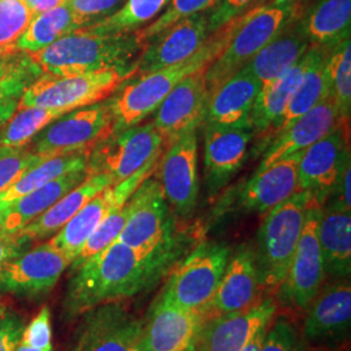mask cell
<instances>
[{"label":"cell","mask_w":351,"mask_h":351,"mask_svg":"<svg viewBox=\"0 0 351 351\" xmlns=\"http://www.w3.org/2000/svg\"><path fill=\"white\" fill-rule=\"evenodd\" d=\"M23 317L7 307H0V351H14L24 332Z\"/></svg>","instance_id":"cell-47"},{"label":"cell","mask_w":351,"mask_h":351,"mask_svg":"<svg viewBox=\"0 0 351 351\" xmlns=\"http://www.w3.org/2000/svg\"><path fill=\"white\" fill-rule=\"evenodd\" d=\"M322 206L313 201L307 208L301 237L288 275L276 294L278 302L298 313H306L316 294L326 284V271L319 246V223Z\"/></svg>","instance_id":"cell-10"},{"label":"cell","mask_w":351,"mask_h":351,"mask_svg":"<svg viewBox=\"0 0 351 351\" xmlns=\"http://www.w3.org/2000/svg\"><path fill=\"white\" fill-rule=\"evenodd\" d=\"M276 311V301L265 298L246 310L213 316L203 323L195 351H241Z\"/></svg>","instance_id":"cell-21"},{"label":"cell","mask_w":351,"mask_h":351,"mask_svg":"<svg viewBox=\"0 0 351 351\" xmlns=\"http://www.w3.org/2000/svg\"><path fill=\"white\" fill-rule=\"evenodd\" d=\"M8 207V203L0 201V230H1V224H3V219H4V213Z\"/></svg>","instance_id":"cell-53"},{"label":"cell","mask_w":351,"mask_h":351,"mask_svg":"<svg viewBox=\"0 0 351 351\" xmlns=\"http://www.w3.org/2000/svg\"><path fill=\"white\" fill-rule=\"evenodd\" d=\"M304 66L306 58L303 55L284 75L261 88L250 113L252 130L261 134L271 130L275 121L287 108L290 98L298 86Z\"/></svg>","instance_id":"cell-33"},{"label":"cell","mask_w":351,"mask_h":351,"mask_svg":"<svg viewBox=\"0 0 351 351\" xmlns=\"http://www.w3.org/2000/svg\"><path fill=\"white\" fill-rule=\"evenodd\" d=\"M45 156L24 147H0V193L13 185L33 165L43 162Z\"/></svg>","instance_id":"cell-43"},{"label":"cell","mask_w":351,"mask_h":351,"mask_svg":"<svg viewBox=\"0 0 351 351\" xmlns=\"http://www.w3.org/2000/svg\"><path fill=\"white\" fill-rule=\"evenodd\" d=\"M303 343L298 326L288 316L280 315L267 328L261 351H302Z\"/></svg>","instance_id":"cell-44"},{"label":"cell","mask_w":351,"mask_h":351,"mask_svg":"<svg viewBox=\"0 0 351 351\" xmlns=\"http://www.w3.org/2000/svg\"><path fill=\"white\" fill-rule=\"evenodd\" d=\"M262 84L245 68L213 91L204 121L217 128H251L250 113Z\"/></svg>","instance_id":"cell-25"},{"label":"cell","mask_w":351,"mask_h":351,"mask_svg":"<svg viewBox=\"0 0 351 351\" xmlns=\"http://www.w3.org/2000/svg\"><path fill=\"white\" fill-rule=\"evenodd\" d=\"M193 351H195V350H193Z\"/></svg>","instance_id":"cell-59"},{"label":"cell","mask_w":351,"mask_h":351,"mask_svg":"<svg viewBox=\"0 0 351 351\" xmlns=\"http://www.w3.org/2000/svg\"><path fill=\"white\" fill-rule=\"evenodd\" d=\"M330 49L311 45L304 53L306 66L301 81L290 98L287 108L271 129L275 134L288 128L294 120L308 112L323 99L330 97V85L326 71V60Z\"/></svg>","instance_id":"cell-29"},{"label":"cell","mask_w":351,"mask_h":351,"mask_svg":"<svg viewBox=\"0 0 351 351\" xmlns=\"http://www.w3.org/2000/svg\"><path fill=\"white\" fill-rule=\"evenodd\" d=\"M350 335V277L332 278L308 306L301 337L314 350L339 351L346 348Z\"/></svg>","instance_id":"cell-11"},{"label":"cell","mask_w":351,"mask_h":351,"mask_svg":"<svg viewBox=\"0 0 351 351\" xmlns=\"http://www.w3.org/2000/svg\"><path fill=\"white\" fill-rule=\"evenodd\" d=\"M219 3V0H172L167 11L152 24L142 27L134 33L141 50L145 49L154 38L162 34L176 23L193 16L195 13L206 12Z\"/></svg>","instance_id":"cell-40"},{"label":"cell","mask_w":351,"mask_h":351,"mask_svg":"<svg viewBox=\"0 0 351 351\" xmlns=\"http://www.w3.org/2000/svg\"><path fill=\"white\" fill-rule=\"evenodd\" d=\"M11 120L0 128V147H24L39 132L68 112L65 110H49L39 107L19 108Z\"/></svg>","instance_id":"cell-38"},{"label":"cell","mask_w":351,"mask_h":351,"mask_svg":"<svg viewBox=\"0 0 351 351\" xmlns=\"http://www.w3.org/2000/svg\"><path fill=\"white\" fill-rule=\"evenodd\" d=\"M88 177V169L73 171L8 203L1 224V232L16 233L21 230L30 221L37 219L39 215L47 211L52 204H55L66 193L84 182Z\"/></svg>","instance_id":"cell-30"},{"label":"cell","mask_w":351,"mask_h":351,"mask_svg":"<svg viewBox=\"0 0 351 351\" xmlns=\"http://www.w3.org/2000/svg\"><path fill=\"white\" fill-rule=\"evenodd\" d=\"M204 72L181 81L156 108L152 123L163 134L167 146L188 132L197 130L204 121L210 101Z\"/></svg>","instance_id":"cell-20"},{"label":"cell","mask_w":351,"mask_h":351,"mask_svg":"<svg viewBox=\"0 0 351 351\" xmlns=\"http://www.w3.org/2000/svg\"><path fill=\"white\" fill-rule=\"evenodd\" d=\"M132 208H133V204L129 198V201L126 202L123 207L112 211L101 221L99 226L94 230V233L90 236V239L85 242V245L78 252L73 263L71 264L72 269H75V267H78L91 255L106 249L108 245H111L119 239L120 233L123 232L126 221L130 216Z\"/></svg>","instance_id":"cell-41"},{"label":"cell","mask_w":351,"mask_h":351,"mask_svg":"<svg viewBox=\"0 0 351 351\" xmlns=\"http://www.w3.org/2000/svg\"><path fill=\"white\" fill-rule=\"evenodd\" d=\"M298 23L311 45L332 49L350 38L351 0H319Z\"/></svg>","instance_id":"cell-32"},{"label":"cell","mask_w":351,"mask_h":351,"mask_svg":"<svg viewBox=\"0 0 351 351\" xmlns=\"http://www.w3.org/2000/svg\"><path fill=\"white\" fill-rule=\"evenodd\" d=\"M302 351H319L314 350V349H311V348H308L306 343H303V348H302Z\"/></svg>","instance_id":"cell-56"},{"label":"cell","mask_w":351,"mask_h":351,"mask_svg":"<svg viewBox=\"0 0 351 351\" xmlns=\"http://www.w3.org/2000/svg\"><path fill=\"white\" fill-rule=\"evenodd\" d=\"M267 328H268V326L263 328V329H261V330L249 341V343L241 351H261L262 345H263L264 337H265Z\"/></svg>","instance_id":"cell-51"},{"label":"cell","mask_w":351,"mask_h":351,"mask_svg":"<svg viewBox=\"0 0 351 351\" xmlns=\"http://www.w3.org/2000/svg\"><path fill=\"white\" fill-rule=\"evenodd\" d=\"M130 216L117 241L150 254L171 239L169 204L159 180L147 177L130 197Z\"/></svg>","instance_id":"cell-17"},{"label":"cell","mask_w":351,"mask_h":351,"mask_svg":"<svg viewBox=\"0 0 351 351\" xmlns=\"http://www.w3.org/2000/svg\"><path fill=\"white\" fill-rule=\"evenodd\" d=\"M287 1H289V0H275V4H284Z\"/></svg>","instance_id":"cell-57"},{"label":"cell","mask_w":351,"mask_h":351,"mask_svg":"<svg viewBox=\"0 0 351 351\" xmlns=\"http://www.w3.org/2000/svg\"><path fill=\"white\" fill-rule=\"evenodd\" d=\"M326 71L330 85V97L337 104L341 119L349 120L351 112L350 38L329 50Z\"/></svg>","instance_id":"cell-39"},{"label":"cell","mask_w":351,"mask_h":351,"mask_svg":"<svg viewBox=\"0 0 351 351\" xmlns=\"http://www.w3.org/2000/svg\"><path fill=\"white\" fill-rule=\"evenodd\" d=\"M180 254L172 237L150 254L116 239L73 269L64 301L65 314L75 317L150 289L173 269Z\"/></svg>","instance_id":"cell-1"},{"label":"cell","mask_w":351,"mask_h":351,"mask_svg":"<svg viewBox=\"0 0 351 351\" xmlns=\"http://www.w3.org/2000/svg\"><path fill=\"white\" fill-rule=\"evenodd\" d=\"M262 291L254 249L241 245L230 252L213 300L201 311L203 322L219 315L246 310L258 303Z\"/></svg>","instance_id":"cell-19"},{"label":"cell","mask_w":351,"mask_h":351,"mask_svg":"<svg viewBox=\"0 0 351 351\" xmlns=\"http://www.w3.org/2000/svg\"><path fill=\"white\" fill-rule=\"evenodd\" d=\"M29 10L36 16L39 13L47 12L52 8L59 7L65 0H24Z\"/></svg>","instance_id":"cell-50"},{"label":"cell","mask_w":351,"mask_h":351,"mask_svg":"<svg viewBox=\"0 0 351 351\" xmlns=\"http://www.w3.org/2000/svg\"><path fill=\"white\" fill-rule=\"evenodd\" d=\"M138 51L134 33L101 34L81 27L29 58L42 75L66 77L108 69L136 71L130 62Z\"/></svg>","instance_id":"cell-3"},{"label":"cell","mask_w":351,"mask_h":351,"mask_svg":"<svg viewBox=\"0 0 351 351\" xmlns=\"http://www.w3.org/2000/svg\"><path fill=\"white\" fill-rule=\"evenodd\" d=\"M71 264L63 251L45 242L0 268V289L19 297H42L55 288Z\"/></svg>","instance_id":"cell-14"},{"label":"cell","mask_w":351,"mask_h":351,"mask_svg":"<svg viewBox=\"0 0 351 351\" xmlns=\"http://www.w3.org/2000/svg\"><path fill=\"white\" fill-rule=\"evenodd\" d=\"M319 246L326 276L330 278L350 277V213L322 210L319 223Z\"/></svg>","instance_id":"cell-31"},{"label":"cell","mask_w":351,"mask_h":351,"mask_svg":"<svg viewBox=\"0 0 351 351\" xmlns=\"http://www.w3.org/2000/svg\"><path fill=\"white\" fill-rule=\"evenodd\" d=\"M342 121L349 120L341 119L335 99L332 97L323 99L308 112L294 120L288 128L277 133L256 171H263L276 162L303 152L315 142L326 137Z\"/></svg>","instance_id":"cell-23"},{"label":"cell","mask_w":351,"mask_h":351,"mask_svg":"<svg viewBox=\"0 0 351 351\" xmlns=\"http://www.w3.org/2000/svg\"><path fill=\"white\" fill-rule=\"evenodd\" d=\"M30 243L32 242L19 232L7 233L0 230V268L25 252Z\"/></svg>","instance_id":"cell-49"},{"label":"cell","mask_w":351,"mask_h":351,"mask_svg":"<svg viewBox=\"0 0 351 351\" xmlns=\"http://www.w3.org/2000/svg\"><path fill=\"white\" fill-rule=\"evenodd\" d=\"M302 152L272 164L255 175L239 191V207L249 213H267L297 191Z\"/></svg>","instance_id":"cell-24"},{"label":"cell","mask_w":351,"mask_h":351,"mask_svg":"<svg viewBox=\"0 0 351 351\" xmlns=\"http://www.w3.org/2000/svg\"><path fill=\"white\" fill-rule=\"evenodd\" d=\"M13 56H14V55H13ZM11 58H12V56H8V58H5V56H1V55H0V66H1L3 64L7 63V62H8Z\"/></svg>","instance_id":"cell-55"},{"label":"cell","mask_w":351,"mask_h":351,"mask_svg":"<svg viewBox=\"0 0 351 351\" xmlns=\"http://www.w3.org/2000/svg\"><path fill=\"white\" fill-rule=\"evenodd\" d=\"M313 201L310 193L295 191L265 213L254 252L262 290L267 293H276L288 275Z\"/></svg>","instance_id":"cell-4"},{"label":"cell","mask_w":351,"mask_h":351,"mask_svg":"<svg viewBox=\"0 0 351 351\" xmlns=\"http://www.w3.org/2000/svg\"><path fill=\"white\" fill-rule=\"evenodd\" d=\"M298 8V3L287 1L284 4L262 5L247 11L226 50L204 72L210 97L226 80L249 63L269 40L276 37L284 26L300 17Z\"/></svg>","instance_id":"cell-5"},{"label":"cell","mask_w":351,"mask_h":351,"mask_svg":"<svg viewBox=\"0 0 351 351\" xmlns=\"http://www.w3.org/2000/svg\"><path fill=\"white\" fill-rule=\"evenodd\" d=\"M165 147L163 134L152 121L116 130L90 151L88 175L104 172L117 184L160 156Z\"/></svg>","instance_id":"cell-8"},{"label":"cell","mask_w":351,"mask_h":351,"mask_svg":"<svg viewBox=\"0 0 351 351\" xmlns=\"http://www.w3.org/2000/svg\"><path fill=\"white\" fill-rule=\"evenodd\" d=\"M123 0H65L82 27L93 25L116 12Z\"/></svg>","instance_id":"cell-45"},{"label":"cell","mask_w":351,"mask_h":351,"mask_svg":"<svg viewBox=\"0 0 351 351\" xmlns=\"http://www.w3.org/2000/svg\"><path fill=\"white\" fill-rule=\"evenodd\" d=\"M75 351H143V322L120 302L85 313Z\"/></svg>","instance_id":"cell-16"},{"label":"cell","mask_w":351,"mask_h":351,"mask_svg":"<svg viewBox=\"0 0 351 351\" xmlns=\"http://www.w3.org/2000/svg\"><path fill=\"white\" fill-rule=\"evenodd\" d=\"M14 351H49V350H43V349H37V348H33V346H29V345H26L24 342H21L20 341V343L17 345V348H16V350Z\"/></svg>","instance_id":"cell-52"},{"label":"cell","mask_w":351,"mask_h":351,"mask_svg":"<svg viewBox=\"0 0 351 351\" xmlns=\"http://www.w3.org/2000/svg\"><path fill=\"white\" fill-rule=\"evenodd\" d=\"M72 351H75V348H73V350H72Z\"/></svg>","instance_id":"cell-58"},{"label":"cell","mask_w":351,"mask_h":351,"mask_svg":"<svg viewBox=\"0 0 351 351\" xmlns=\"http://www.w3.org/2000/svg\"><path fill=\"white\" fill-rule=\"evenodd\" d=\"M34 14L24 0H0V55H10L14 42L24 34Z\"/></svg>","instance_id":"cell-42"},{"label":"cell","mask_w":351,"mask_h":351,"mask_svg":"<svg viewBox=\"0 0 351 351\" xmlns=\"http://www.w3.org/2000/svg\"><path fill=\"white\" fill-rule=\"evenodd\" d=\"M159 160V182L169 207L178 216H190L198 201V136L188 132L171 142Z\"/></svg>","instance_id":"cell-13"},{"label":"cell","mask_w":351,"mask_h":351,"mask_svg":"<svg viewBox=\"0 0 351 351\" xmlns=\"http://www.w3.org/2000/svg\"><path fill=\"white\" fill-rule=\"evenodd\" d=\"M258 0H219L211 14H208V32L213 33L249 8ZM251 10V8H250Z\"/></svg>","instance_id":"cell-48"},{"label":"cell","mask_w":351,"mask_h":351,"mask_svg":"<svg viewBox=\"0 0 351 351\" xmlns=\"http://www.w3.org/2000/svg\"><path fill=\"white\" fill-rule=\"evenodd\" d=\"M11 59H12V58H11ZM11 59H10V60H8V62H7V63L3 64V65H1V66H0V77H1V75H4V73H5V71H7V68H8V65H10V63H11Z\"/></svg>","instance_id":"cell-54"},{"label":"cell","mask_w":351,"mask_h":351,"mask_svg":"<svg viewBox=\"0 0 351 351\" xmlns=\"http://www.w3.org/2000/svg\"><path fill=\"white\" fill-rule=\"evenodd\" d=\"M346 123L303 151L298 163L297 191L310 193L322 207L350 160Z\"/></svg>","instance_id":"cell-15"},{"label":"cell","mask_w":351,"mask_h":351,"mask_svg":"<svg viewBox=\"0 0 351 351\" xmlns=\"http://www.w3.org/2000/svg\"><path fill=\"white\" fill-rule=\"evenodd\" d=\"M250 11V10H249ZM246 13L213 32L201 47L181 63L163 68L149 75H137L114 98L110 99L114 114V132L139 124L156 111L164 98L189 75L206 71L226 50Z\"/></svg>","instance_id":"cell-2"},{"label":"cell","mask_w":351,"mask_h":351,"mask_svg":"<svg viewBox=\"0 0 351 351\" xmlns=\"http://www.w3.org/2000/svg\"><path fill=\"white\" fill-rule=\"evenodd\" d=\"M21 342L37 349L52 351L51 314L47 306H43L39 314L24 328Z\"/></svg>","instance_id":"cell-46"},{"label":"cell","mask_w":351,"mask_h":351,"mask_svg":"<svg viewBox=\"0 0 351 351\" xmlns=\"http://www.w3.org/2000/svg\"><path fill=\"white\" fill-rule=\"evenodd\" d=\"M230 252L221 243L207 242L198 246L184 262L176 264L164 291L180 307L201 314L213 300Z\"/></svg>","instance_id":"cell-9"},{"label":"cell","mask_w":351,"mask_h":351,"mask_svg":"<svg viewBox=\"0 0 351 351\" xmlns=\"http://www.w3.org/2000/svg\"><path fill=\"white\" fill-rule=\"evenodd\" d=\"M208 14L195 13L176 23L154 38L142 50L134 75H145L181 63L201 47L208 37Z\"/></svg>","instance_id":"cell-22"},{"label":"cell","mask_w":351,"mask_h":351,"mask_svg":"<svg viewBox=\"0 0 351 351\" xmlns=\"http://www.w3.org/2000/svg\"><path fill=\"white\" fill-rule=\"evenodd\" d=\"M298 21L300 17L284 26L276 37L243 66L259 80L262 86L284 75L310 49L311 43L303 34Z\"/></svg>","instance_id":"cell-28"},{"label":"cell","mask_w":351,"mask_h":351,"mask_svg":"<svg viewBox=\"0 0 351 351\" xmlns=\"http://www.w3.org/2000/svg\"><path fill=\"white\" fill-rule=\"evenodd\" d=\"M203 317L189 311L169 298L162 290L152 303L147 320L143 322V351H193L203 326Z\"/></svg>","instance_id":"cell-18"},{"label":"cell","mask_w":351,"mask_h":351,"mask_svg":"<svg viewBox=\"0 0 351 351\" xmlns=\"http://www.w3.org/2000/svg\"><path fill=\"white\" fill-rule=\"evenodd\" d=\"M252 136L254 130L251 128L207 126L204 136V168L210 189L221 188L239 171Z\"/></svg>","instance_id":"cell-26"},{"label":"cell","mask_w":351,"mask_h":351,"mask_svg":"<svg viewBox=\"0 0 351 351\" xmlns=\"http://www.w3.org/2000/svg\"><path fill=\"white\" fill-rule=\"evenodd\" d=\"M42 75L29 55L11 59L5 73L0 77V128L5 125L17 110L27 86Z\"/></svg>","instance_id":"cell-36"},{"label":"cell","mask_w":351,"mask_h":351,"mask_svg":"<svg viewBox=\"0 0 351 351\" xmlns=\"http://www.w3.org/2000/svg\"><path fill=\"white\" fill-rule=\"evenodd\" d=\"M136 71L108 69L88 75H40L25 90L20 108L39 107L68 112L107 99Z\"/></svg>","instance_id":"cell-6"},{"label":"cell","mask_w":351,"mask_h":351,"mask_svg":"<svg viewBox=\"0 0 351 351\" xmlns=\"http://www.w3.org/2000/svg\"><path fill=\"white\" fill-rule=\"evenodd\" d=\"M168 0H126L125 4L101 21L85 26L101 34H132L160 12Z\"/></svg>","instance_id":"cell-37"},{"label":"cell","mask_w":351,"mask_h":351,"mask_svg":"<svg viewBox=\"0 0 351 351\" xmlns=\"http://www.w3.org/2000/svg\"><path fill=\"white\" fill-rule=\"evenodd\" d=\"M111 103L99 101L64 113L33 138L30 150L45 158L91 151L114 132Z\"/></svg>","instance_id":"cell-7"},{"label":"cell","mask_w":351,"mask_h":351,"mask_svg":"<svg viewBox=\"0 0 351 351\" xmlns=\"http://www.w3.org/2000/svg\"><path fill=\"white\" fill-rule=\"evenodd\" d=\"M81 27L82 25L75 13L64 1L56 8L36 14L26 27L24 34L10 49V55H29L45 50L52 43Z\"/></svg>","instance_id":"cell-34"},{"label":"cell","mask_w":351,"mask_h":351,"mask_svg":"<svg viewBox=\"0 0 351 351\" xmlns=\"http://www.w3.org/2000/svg\"><path fill=\"white\" fill-rule=\"evenodd\" d=\"M113 184L112 177L108 173L99 172L88 175L84 182L66 193L47 211L39 215L37 219L19 230V233L30 242L55 236L91 198Z\"/></svg>","instance_id":"cell-27"},{"label":"cell","mask_w":351,"mask_h":351,"mask_svg":"<svg viewBox=\"0 0 351 351\" xmlns=\"http://www.w3.org/2000/svg\"><path fill=\"white\" fill-rule=\"evenodd\" d=\"M162 156V155H160ZM160 156L152 159L142 167L134 175L113 184L101 190L75 213V216L49 241L53 247L63 251L72 259V263L78 252L90 239L94 230L110 213L123 207L139 185L158 169Z\"/></svg>","instance_id":"cell-12"},{"label":"cell","mask_w":351,"mask_h":351,"mask_svg":"<svg viewBox=\"0 0 351 351\" xmlns=\"http://www.w3.org/2000/svg\"><path fill=\"white\" fill-rule=\"evenodd\" d=\"M90 151L71 152L45 159L29 168L13 185L0 193V201L11 203L60 176L88 169Z\"/></svg>","instance_id":"cell-35"}]
</instances>
